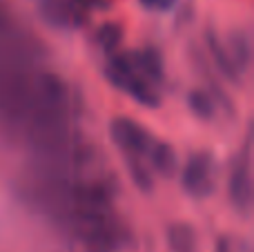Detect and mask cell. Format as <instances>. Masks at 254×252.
I'll return each mask as SVG.
<instances>
[{"label": "cell", "mask_w": 254, "mask_h": 252, "mask_svg": "<svg viewBox=\"0 0 254 252\" xmlns=\"http://www.w3.org/2000/svg\"><path fill=\"white\" fill-rule=\"evenodd\" d=\"M40 67L0 63V132L22 138L36 103V71Z\"/></svg>", "instance_id": "1"}, {"label": "cell", "mask_w": 254, "mask_h": 252, "mask_svg": "<svg viewBox=\"0 0 254 252\" xmlns=\"http://www.w3.org/2000/svg\"><path fill=\"white\" fill-rule=\"evenodd\" d=\"M105 76L116 89H121L131 101L140 103V105L158 107V103H161L158 87L147 83V80L136 71L131 54H112L105 65Z\"/></svg>", "instance_id": "2"}, {"label": "cell", "mask_w": 254, "mask_h": 252, "mask_svg": "<svg viewBox=\"0 0 254 252\" xmlns=\"http://www.w3.org/2000/svg\"><path fill=\"white\" fill-rule=\"evenodd\" d=\"M110 7V0H38V13L56 29H76L89 16Z\"/></svg>", "instance_id": "3"}, {"label": "cell", "mask_w": 254, "mask_h": 252, "mask_svg": "<svg viewBox=\"0 0 254 252\" xmlns=\"http://www.w3.org/2000/svg\"><path fill=\"white\" fill-rule=\"evenodd\" d=\"M110 136L116 143L125 159H143L147 156L149 147L156 138L138 123V121L129 119V116H119L110 123Z\"/></svg>", "instance_id": "4"}, {"label": "cell", "mask_w": 254, "mask_h": 252, "mask_svg": "<svg viewBox=\"0 0 254 252\" xmlns=\"http://www.w3.org/2000/svg\"><path fill=\"white\" fill-rule=\"evenodd\" d=\"M181 186L194 199H205L214 190V156L210 152H194L181 168Z\"/></svg>", "instance_id": "5"}, {"label": "cell", "mask_w": 254, "mask_h": 252, "mask_svg": "<svg viewBox=\"0 0 254 252\" xmlns=\"http://www.w3.org/2000/svg\"><path fill=\"white\" fill-rule=\"evenodd\" d=\"M228 196L230 203L239 212H248L252 205V170H250V156L248 152L239 154L232 163L228 177Z\"/></svg>", "instance_id": "6"}, {"label": "cell", "mask_w": 254, "mask_h": 252, "mask_svg": "<svg viewBox=\"0 0 254 252\" xmlns=\"http://www.w3.org/2000/svg\"><path fill=\"white\" fill-rule=\"evenodd\" d=\"M131 61H134L136 71L147 83H152L154 87H158L163 83V78H165V63H163V56L154 47H143L131 52Z\"/></svg>", "instance_id": "7"}, {"label": "cell", "mask_w": 254, "mask_h": 252, "mask_svg": "<svg viewBox=\"0 0 254 252\" xmlns=\"http://www.w3.org/2000/svg\"><path fill=\"white\" fill-rule=\"evenodd\" d=\"M145 163L149 165L152 172L161 174V177H172L179 170V154H176V150L170 143L154 141L147 156H145Z\"/></svg>", "instance_id": "8"}, {"label": "cell", "mask_w": 254, "mask_h": 252, "mask_svg": "<svg viewBox=\"0 0 254 252\" xmlns=\"http://www.w3.org/2000/svg\"><path fill=\"white\" fill-rule=\"evenodd\" d=\"M170 252H198V235L194 226L185 221H176L165 232Z\"/></svg>", "instance_id": "9"}, {"label": "cell", "mask_w": 254, "mask_h": 252, "mask_svg": "<svg viewBox=\"0 0 254 252\" xmlns=\"http://www.w3.org/2000/svg\"><path fill=\"white\" fill-rule=\"evenodd\" d=\"M223 45H225V52H228L234 69H237V74L241 76L243 71H248V67H250V54H252L250 38L243 31H237V34L230 36V43H223Z\"/></svg>", "instance_id": "10"}, {"label": "cell", "mask_w": 254, "mask_h": 252, "mask_svg": "<svg viewBox=\"0 0 254 252\" xmlns=\"http://www.w3.org/2000/svg\"><path fill=\"white\" fill-rule=\"evenodd\" d=\"M188 105L190 110L194 112V114L198 116V119L203 121H210L216 116V112H219V103H216V96L212 92H207V89H192V92L188 94Z\"/></svg>", "instance_id": "11"}, {"label": "cell", "mask_w": 254, "mask_h": 252, "mask_svg": "<svg viewBox=\"0 0 254 252\" xmlns=\"http://www.w3.org/2000/svg\"><path fill=\"white\" fill-rule=\"evenodd\" d=\"M207 47H210L212 61H214V65L219 67L221 76H225V78H230V80H237L239 74H237V69H234L232 61H230L228 52H225V45L221 43L214 34H207Z\"/></svg>", "instance_id": "12"}, {"label": "cell", "mask_w": 254, "mask_h": 252, "mask_svg": "<svg viewBox=\"0 0 254 252\" xmlns=\"http://www.w3.org/2000/svg\"><path fill=\"white\" fill-rule=\"evenodd\" d=\"M94 40H96V45L103 52H107L112 56V54H116V47L123 40V27L119 22H103L96 29V34H94Z\"/></svg>", "instance_id": "13"}, {"label": "cell", "mask_w": 254, "mask_h": 252, "mask_svg": "<svg viewBox=\"0 0 254 252\" xmlns=\"http://www.w3.org/2000/svg\"><path fill=\"white\" fill-rule=\"evenodd\" d=\"M127 170H129L134 183L140 188V190H152L154 186V172L149 170V165L145 163L143 159H127Z\"/></svg>", "instance_id": "14"}]
</instances>
